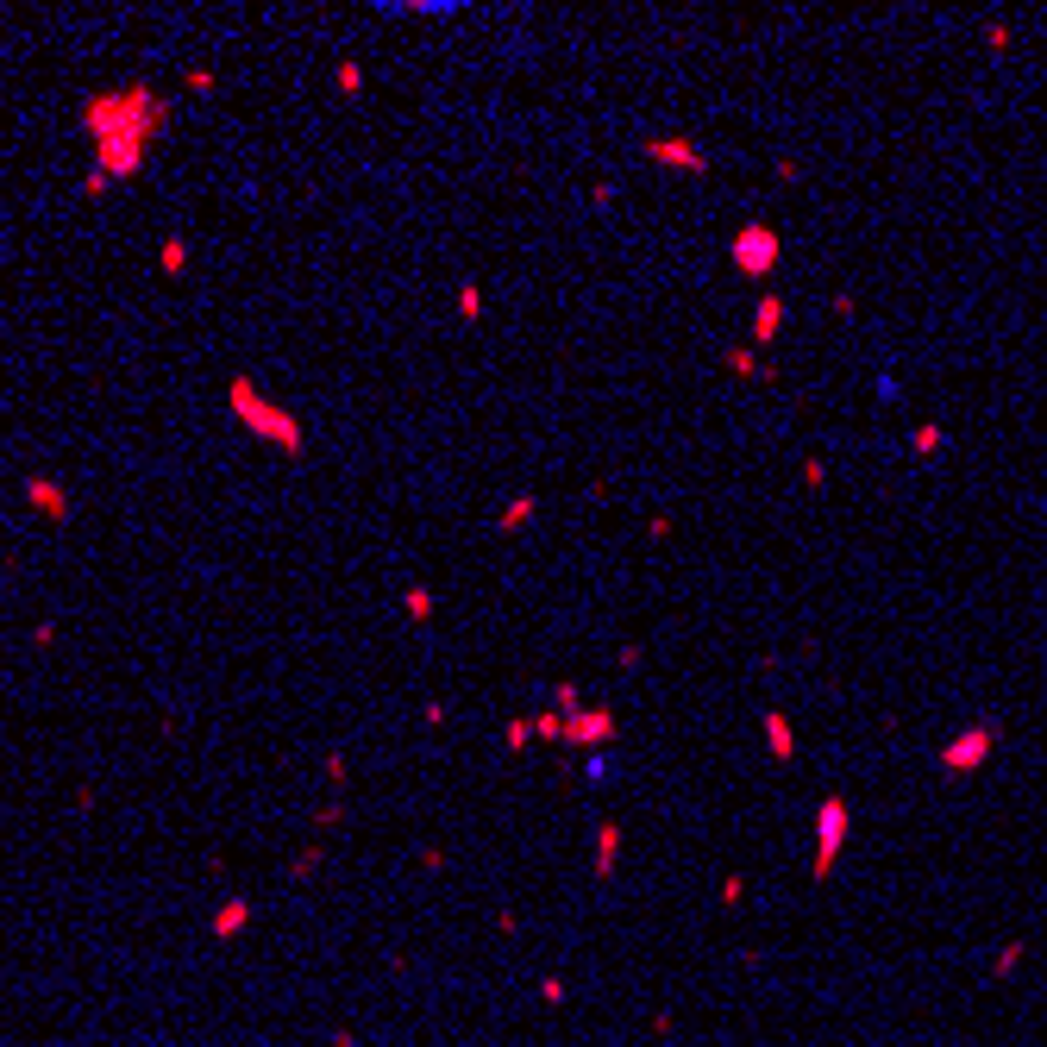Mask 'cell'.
I'll return each mask as SVG.
<instances>
[{
    "label": "cell",
    "mask_w": 1047,
    "mask_h": 1047,
    "mask_svg": "<svg viewBox=\"0 0 1047 1047\" xmlns=\"http://www.w3.org/2000/svg\"><path fill=\"white\" fill-rule=\"evenodd\" d=\"M182 88H189V95H214V88H220V76H214L207 63H195V69H182Z\"/></svg>",
    "instance_id": "25"
},
{
    "label": "cell",
    "mask_w": 1047,
    "mask_h": 1047,
    "mask_svg": "<svg viewBox=\"0 0 1047 1047\" xmlns=\"http://www.w3.org/2000/svg\"><path fill=\"white\" fill-rule=\"evenodd\" d=\"M19 496H26V508L32 515H44V521H69V490L51 477V471H26V483H19Z\"/></svg>",
    "instance_id": "8"
},
{
    "label": "cell",
    "mask_w": 1047,
    "mask_h": 1047,
    "mask_svg": "<svg viewBox=\"0 0 1047 1047\" xmlns=\"http://www.w3.org/2000/svg\"><path fill=\"white\" fill-rule=\"evenodd\" d=\"M640 151H646V164H659V170H678V176H703V170H709V151L696 145L690 132H653V138H646Z\"/></svg>",
    "instance_id": "6"
},
{
    "label": "cell",
    "mask_w": 1047,
    "mask_h": 1047,
    "mask_svg": "<svg viewBox=\"0 0 1047 1047\" xmlns=\"http://www.w3.org/2000/svg\"><path fill=\"white\" fill-rule=\"evenodd\" d=\"M803 490H809V496H822V490H828V458H816V452L803 458Z\"/></svg>",
    "instance_id": "27"
},
{
    "label": "cell",
    "mask_w": 1047,
    "mask_h": 1047,
    "mask_svg": "<svg viewBox=\"0 0 1047 1047\" xmlns=\"http://www.w3.org/2000/svg\"><path fill=\"white\" fill-rule=\"evenodd\" d=\"M452 314L464 320V327H471V320H483V283H477V276H464V283L452 289Z\"/></svg>",
    "instance_id": "16"
},
{
    "label": "cell",
    "mask_w": 1047,
    "mask_h": 1047,
    "mask_svg": "<svg viewBox=\"0 0 1047 1047\" xmlns=\"http://www.w3.org/2000/svg\"><path fill=\"white\" fill-rule=\"evenodd\" d=\"M640 665H646V646H640V640H627L621 653H615V671H640Z\"/></svg>",
    "instance_id": "30"
},
{
    "label": "cell",
    "mask_w": 1047,
    "mask_h": 1047,
    "mask_svg": "<svg viewBox=\"0 0 1047 1047\" xmlns=\"http://www.w3.org/2000/svg\"><path fill=\"white\" fill-rule=\"evenodd\" d=\"M402 615H408V621H433V615H439V596H433L427 584H408V590H402Z\"/></svg>",
    "instance_id": "19"
},
{
    "label": "cell",
    "mask_w": 1047,
    "mask_h": 1047,
    "mask_svg": "<svg viewBox=\"0 0 1047 1047\" xmlns=\"http://www.w3.org/2000/svg\"><path fill=\"white\" fill-rule=\"evenodd\" d=\"M778 258H784V239H778L772 220H747V226L728 239V264L747 276V283H765V276L778 270Z\"/></svg>",
    "instance_id": "4"
},
{
    "label": "cell",
    "mask_w": 1047,
    "mask_h": 1047,
    "mask_svg": "<svg viewBox=\"0 0 1047 1047\" xmlns=\"http://www.w3.org/2000/svg\"><path fill=\"white\" fill-rule=\"evenodd\" d=\"M502 747H508V753H527V747H533V715L502 721Z\"/></svg>",
    "instance_id": "22"
},
{
    "label": "cell",
    "mask_w": 1047,
    "mask_h": 1047,
    "mask_svg": "<svg viewBox=\"0 0 1047 1047\" xmlns=\"http://www.w3.org/2000/svg\"><path fill=\"white\" fill-rule=\"evenodd\" d=\"M226 414L239 421L258 446H270V452H283V458H308V427H301V414L295 408H283L276 395L251 377V370H239V377L226 383Z\"/></svg>",
    "instance_id": "2"
},
{
    "label": "cell",
    "mask_w": 1047,
    "mask_h": 1047,
    "mask_svg": "<svg viewBox=\"0 0 1047 1047\" xmlns=\"http://www.w3.org/2000/svg\"><path fill=\"white\" fill-rule=\"evenodd\" d=\"M721 897H728V903H740V897H747V878H740V872H728V878H721Z\"/></svg>",
    "instance_id": "38"
},
{
    "label": "cell",
    "mask_w": 1047,
    "mask_h": 1047,
    "mask_svg": "<svg viewBox=\"0 0 1047 1047\" xmlns=\"http://www.w3.org/2000/svg\"><path fill=\"white\" fill-rule=\"evenodd\" d=\"M245 922H251V897H226L220 910H214V922H207V935L232 941V935H245Z\"/></svg>",
    "instance_id": "12"
},
{
    "label": "cell",
    "mask_w": 1047,
    "mask_h": 1047,
    "mask_svg": "<svg viewBox=\"0 0 1047 1047\" xmlns=\"http://www.w3.org/2000/svg\"><path fill=\"white\" fill-rule=\"evenodd\" d=\"M997 740H1004V728H997V721H966V728L947 734L941 753H935L941 778H972V772H985L991 753H997Z\"/></svg>",
    "instance_id": "3"
},
{
    "label": "cell",
    "mask_w": 1047,
    "mask_h": 1047,
    "mask_svg": "<svg viewBox=\"0 0 1047 1047\" xmlns=\"http://www.w3.org/2000/svg\"><path fill=\"white\" fill-rule=\"evenodd\" d=\"M533 515H540V496L527 490V496H515V502H502V508H496V533H502V540H515L521 527H533Z\"/></svg>",
    "instance_id": "13"
},
{
    "label": "cell",
    "mask_w": 1047,
    "mask_h": 1047,
    "mask_svg": "<svg viewBox=\"0 0 1047 1047\" xmlns=\"http://www.w3.org/2000/svg\"><path fill=\"white\" fill-rule=\"evenodd\" d=\"M671 527H678L671 515H653V521H646V540H653V546H665V540H671Z\"/></svg>",
    "instance_id": "35"
},
{
    "label": "cell",
    "mask_w": 1047,
    "mask_h": 1047,
    "mask_svg": "<svg viewBox=\"0 0 1047 1047\" xmlns=\"http://www.w3.org/2000/svg\"><path fill=\"white\" fill-rule=\"evenodd\" d=\"M1016 966H1022V941H1004V947H997V960H991V972H997V979H1010Z\"/></svg>",
    "instance_id": "28"
},
{
    "label": "cell",
    "mask_w": 1047,
    "mask_h": 1047,
    "mask_svg": "<svg viewBox=\"0 0 1047 1047\" xmlns=\"http://www.w3.org/2000/svg\"><path fill=\"white\" fill-rule=\"evenodd\" d=\"M421 866L427 872H446V847H421Z\"/></svg>",
    "instance_id": "39"
},
{
    "label": "cell",
    "mask_w": 1047,
    "mask_h": 1047,
    "mask_svg": "<svg viewBox=\"0 0 1047 1047\" xmlns=\"http://www.w3.org/2000/svg\"><path fill=\"white\" fill-rule=\"evenodd\" d=\"M339 822H345V797H327V803L314 809V834H333Z\"/></svg>",
    "instance_id": "26"
},
{
    "label": "cell",
    "mask_w": 1047,
    "mask_h": 1047,
    "mask_svg": "<svg viewBox=\"0 0 1047 1047\" xmlns=\"http://www.w3.org/2000/svg\"><path fill=\"white\" fill-rule=\"evenodd\" d=\"M584 778H590V784L609 778V753H584Z\"/></svg>",
    "instance_id": "36"
},
{
    "label": "cell",
    "mask_w": 1047,
    "mask_h": 1047,
    "mask_svg": "<svg viewBox=\"0 0 1047 1047\" xmlns=\"http://www.w3.org/2000/svg\"><path fill=\"white\" fill-rule=\"evenodd\" d=\"M533 740H540V747H565V715H558L552 703L533 709Z\"/></svg>",
    "instance_id": "17"
},
{
    "label": "cell",
    "mask_w": 1047,
    "mask_h": 1047,
    "mask_svg": "<svg viewBox=\"0 0 1047 1047\" xmlns=\"http://www.w3.org/2000/svg\"><path fill=\"white\" fill-rule=\"evenodd\" d=\"M828 314H834V320H853V314H859V295H853V289H834V295H828Z\"/></svg>",
    "instance_id": "29"
},
{
    "label": "cell",
    "mask_w": 1047,
    "mask_h": 1047,
    "mask_svg": "<svg viewBox=\"0 0 1047 1047\" xmlns=\"http://www.w3.org/2000/svg\"><path fill=\"white\" fill-rule=\"evenodd\" d=\"M947 446V421H916V433H910V452L916 458H935Z\"/></svg>",
    "instance_id": "18"
},
{
    "label": "cell",
    "mask_w": 1047,
    "mask_h": 1047,
    "mask_svg": "<svg viewBox=\"0 0 1047 1047\" xmlns=\"http://www.w3.org/2000/svg\"><path fill=\"white\" fill-rule=\"evenodd\" d=\"M314 866H320V841H314V847H301V853H295V866H289V878H314Z\"/></svg>",
    "instance_id": "31"
},
{
    "label": "cell",
    "mask_w": 1047,
    "mask_h": 1047,
    "mask_svg": "<svg viewBox=\"0 0 1047 1047\" xmlns=\"http://www.w3.org/2000/svg\"><path fill=\"white\" fill-rule=\"evenodd\" d=\"M772 176L784 182V189H797V182H803V164H797V157H778V164H772Z\"/></svg>",
    "instance_id": "33"
},
{
    "label": "cell",
    "mask_w": 1047,
    "mask_h": 1047,
    "mask_svg": "<svg viewBox=\"0 0 1047 1047\" xmlns=\"http://www.w3.org/2000/svg\"><path fill=\"white\" fill-rule=\"evenodd\" d=\"M985 51L991 57H1010L1016 51V26H1010V19H991V26H985Z\"/></svg>",
    "instance_id": "23"
},
{
    "label": "cell",
    "mask_w": 1047,
    "mask_h": 1047,
    "mask_svg": "<svg viewBox=\"0 0 1047 1047\" xmlns=\"http://www.w3.org/2000/svg\"><path fill=\"white\" fill-rule=\"evenodd\" d=\"M107 189H113V182H107V176H101L95 164H88V176H82V201H101Z\"/></svg>",
    "instance_id": "32"
},
{
    "label": "cell",
    "mask_w": 1047,
    "mask_h": 1047,
    "mask_svg": "<svg viewBox=\"0 0 1047 1047\" xmlns=\"http://www.w3.org/2000/svg\"><path fill=\"white\" fill-rule=\"evenodd\" d=\"M759 734H765V753H772L778 765L797 759V721H790L784 709H765V715H759Z\"/></svg>",
    "instance_id": "10"
},
{
    "label": "cell",
    "mask_w": 1047,
    "mask_h": 1047,
    "mask_svg": "<svg viewBox=\"0 0 1047 1047\" xmlns=\"http://www.w3.org/2000/svg\"><path fill=\"white\" fill-rule=\"evenodd\" d=\"M847 828H853V809H847L841 790H834V797H822V809H816V853H809V878H816V884H828L834 866H841Z\"/></svg>",
    "instance_id": "5"
},
{
    "label": "cell",
    "mask_w": 1047,
    "mask_h": 1047,
    "mask_svg": "<svg viewBox=\"0 0 1047 1047\" xmlns=\"http://www.w3.org/2000/svg\"><path fill=\"white\" fill-rule=\"evenodd\" d=\"M82 138L95 145V170L107 182H132L145 176L157 138L170 132L176 120V101L164 95L157 82L132 76V82H113V88H95V95H82Z\"/></svg>",
    "instance_id": "1"
},
{
    "label": "cell",
    "mask_w": 1047,
    "mask_h": 1047,
    "mask_svg": "<svg viewBox=\"0 0 1047 1047\" xmlns=\"http://www.w3.org/2000/svg\"><path fill=\"white\" fill-rule=\"evenodd\" d=\"M621 740V721L609 703H584L571 721H565V747H584V753H609Z\"/></svg>",
    "instance_id": "7"
},
{
    "label": "cell",
    "mask_w": 1047,
    "mask_h": 1047,
    "mask_svg": "<svg viewBox=\"0 0 1047 1047\" xmlns=\"http://www.w3.org/2000/svg\"><path fill=\"white\" fill-rule=\"evenodd\" d=\"M421 721H427V728H446V703H439V696H427V703H421Z\"/></svg>",
    "instance_id": "37"
},
{
    "label": "cell",
    "mask_w": 1047,
    "mask_h": 1047,
    "mask_svg": "<svg viewBox=\"0 0 1047 1047\" xmlns=\"http://www.w3.org/2000/svg\"><path fill=\"white\" fill-rule=\"evenodd\" d=\"M552 709H558V715H565V721H571L577 709H584V690H577L571 678H558V684H552Z\"/></svg>",
    "instance_id": "24"
},
{
    "label": "cell",
    "mask_w": 1047,
    "mask_h": 1047,
    "mask_svg": "<svg viewBox=\"0 0 1047 1047\" xmlns=\"http://www.w3.org/2000/svg\"><path fill=\"white\" fill-rule=\"evenodd\" d=\"M189 258H195V245H189V232H170V239H164V245H157V270H164V276H170V283H176V276H189Z\"/></svg>",
    "instance_id": "15"
},
{
    "label": "cell",
    "mask_w": 1047,
    "mask_h": 1047,
    "mask_svg": "<svg viewBox=\"0 0 1047 1047\" xmlns=\"http://www.w3.org/2000/svg\"><path fill=\"white\" fill-rule=\"evenodd\" d=\"M590 207H615V182H596V189H590Z\"/></svg>",
    "instance_id": "40"
},
{
    "label": "cell",
    "mask_w": 1047,
    "mask_h": 1047,
    "mask_svg": "<svg viewBox=\"0 0 1047 1047\" xmlns=\"http://www.w3.org/2000/svg\"><path fill=\"white\" fill-rule=\"evenodd\" d=\"M32 646H38V653H51V646H57V621H32Z\"/></svg>",
    "instance_id": "34"
},
{
    "label": "cell",
    "mask_w": 1047,
    "mask_h": 1047,
    "mask_svg": "<svg viewBox=\"0 0 1047 1047\" xmlns=\"http://www.w3.org/2000/svg\"><path fill=\"white\" fill-rule=\"evenodd\" d=\"M784 320H790V301H784V295H759V301H753L747 345H753V352H765V345H772V339L784 333Z\"/></svg>",
    "instance_id": "9"
},
{
    "label": "cell",
    "mask_w": 1047,
    "mask_h": 1047,
    "mask_svg": "<svg viewBox=\"0 0 1047 1047\" xmlns=\"http://www.w3.org/2000/svg\"><path fill=\"white\" fill-rule=\"evenodd\" d=\"M721 370H728V377H740V383H778V370L765 364L753 345H721Z\"/></svg>",
    "instance_id": "11"
},
{
    "label": "cell",
    "mask_w": 1047,
    "mask_h": 1047,
    "mask_svg": "<svg viewBox=\"0 0 1047 1047\" xmlns=\"http://www.w3.org/2000/svg\"><path fill=\"white\" fill-rule=\"evenodd\" d=\"M320 778L333 784V797H345V784H352V759H345V747H327V759H320Z\"/></svg>",
    "instance_id": "21"
},
{
    "label": "cell",
    "mask_w": 1047,
    "mask_h": 1047,
    "mask_svg": "<svg viewBox=\"0 0 1047 1047\" xmlns=\"http://www.w3.org/2000/svg\"><path fill=\"white\" fill-rule=\"evenodd\" d=\"M615 859H621V822H596V884L615 878Z\"/></svg>",
    "instance_id": "14"
},
{
    "label": "cell",
    "mask_w": 1047,
    "mask_h": 1047,
    "mask_svg": "<svg viewBox=\"0 0 1047 1047\" xmlns=\"http://www.w3.org/2000/svg\"><path fill=\"white\" fill-rule=\"evenodd\" d=\"M333 88H339L345 101H358V95H364V63H358V57H339V63H333Z\"/></svg>",
    "instance_id": "20"
}]
</instances>
